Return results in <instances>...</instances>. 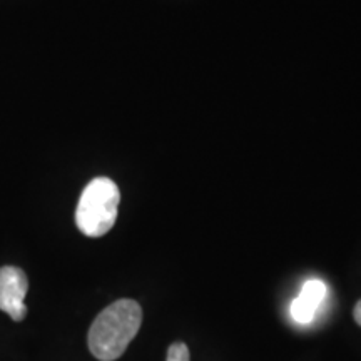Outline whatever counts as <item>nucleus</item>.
I'll list each match as a JSON object with an SVG mask.
<instances>
[{
    "label": "nucleus",
    "mask_w": 361,
    "mask_h": 361,
    "mask_svg": "<svg viewBox=\"0 0 361 361\" xmlns=\"http://www.w3.org/2000/svg\"><path fill=\"white\" fill-rule=\"evenodd\" d=\"M121 192L114 180L96 178L85 186L75 209V224L89 238L107 234L117 219Z\"/></svg>",
    "instance_id": "nucleus-2"
},
{
    "label": "nucleus",
    "mask_w": 361,
    "mask_h": 361,
    "mask_svg": "<svg viewBox=\"0 0 361 361\" xmlns=\"http://www.w3.org/2000/svg\"><path fill=\"white\" fill-rule=\"evenodd\" d=\"M27 291L29 281L24 271L16 266L0 268V310L6 311L13 322H22L27 316Z\"/></svg>",
    "instance_id": "nucleus-3"
},
{
    "label": "nucleus",
    "mask_w": 361,
    "mask_h": 361,
    "mask_svg": "<svg viewBox=\"0 0 361 361\" xmlns=\"http://www.w3.org/2000/svg\"><path fill=\"white\" fill-rule=\"evenodd\" d=\"M166 361H189V350L184 343H174L168 351Z\"/></svg>",
    "instance_id": "nucleus-5"
},
{
    "label": "nucleus",
    "mask_w": 361,
    "mask_h": 361,
    "mask_svg": "<svg viewBox=\"0 0 361 361\" xmlns=\"http://www.w3.org/2000/svg\"><path fill=\"white\" fill-rule=\"evenodd\" d=\"M353 316H355V322L360 324L361 326V300L358 301V303H356V306H355V311H353Z\"/></svg>",
    "instance_id": "nucleus-6"
},
{
    "label": "nucleus",
    "mask_w": 361,
    "mask_h": 361,
    "mask_svg": "<svg viewBox=\"0 0 361 361\" xmlns=\"http://www.w3.org/2000/svg\"><path fill=\"white\" fill-rule=\"evenodd\" d=\"M142 323V310L133 300L107 306L89 329V350L99 361H114L124 355Z\"/></svg>",
    "instance_id": "nucleus-1"
},
{
    "label": "nucleus",
    "mask_w": 361,
    "mask_h": 361,
    "mask_svg": "<svg viewBox=\"0 0 361 361\" xmlns=\"http://www.w3.org/2000/svg\"><path fill=\"white\" fill-rule=\"evenodd\" d=\"M326 296V284L319 279H310L305 283L301 295L291 303V316L298 323H310L313 322L316 311L319 305L323 303Z\"/></svg>",
    "instance_id": "nucleus-4"
}]
</instances>
